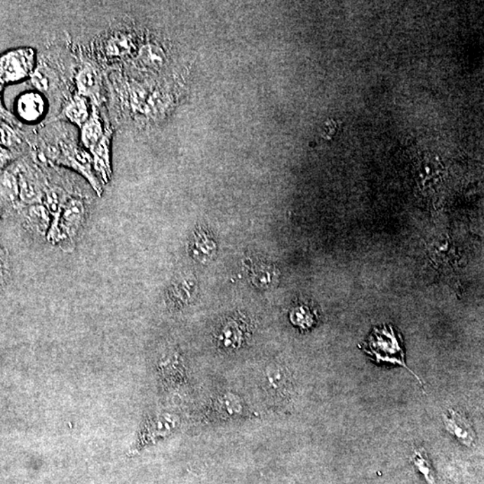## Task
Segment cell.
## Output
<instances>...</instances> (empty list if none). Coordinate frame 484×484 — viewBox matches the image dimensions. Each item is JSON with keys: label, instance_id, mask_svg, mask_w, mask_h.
Masks as SVG:
<instances>
[{"label": "cell", "instance_id": "11", "mask_svg": "<svg viewBox=\"0 0 484 484\" xmlns=\"http://www.w3.org/2000/svg\"><path fill=\"white\" fill-rule=\"evenodd\" d=\"M412 461L419 472H421L424 476L425 480L430 484L434 483L433 470H432L431 464L424 450L422 448L416 450L412 455Z\"/></svg>", "mask_w": 484, "mask_h": 484}, {"label": "cell", "instance_id": "4", "mask_svg": "<svg viewBox=\"0 0 484 484\" xmlns=\"http://www.w3.org/2000/svg\"><path fill=\"white\" fill-rule=\"evenodd\" d=\"M443 418L445 426L451 435L466 446H472L476 441V433L466 416L456 410L450 409Z\"/></svg>", "mask_w": 484, "mask_h": 484}, {"label": "cell", "instance_id": "6", "mask_svg": "<svg viewBox=\"0 0 484 484\" xmlns=\"http://www.w3.org/2000/svg\"><path fill=\"white\" fill-rule=\"evenodd\" d=\"M111 140L109 134L103 135L102 140L93 148V166L103 182H107L112 175Z\"/></svg>", "mask_w": 484, "mask_h": 484}, {"label": "cell", "instance_id": "16", "mask_svg": "<svg viewBox=\"0 0 484 484\" xmlns=\"http://www.w3.org/2000/svg\"><path fill=\"white\" fill-rule=\"evenodd\" d=\"M8 276V261L1 248H0V283H5Z\"/></svg>", "mask_w": 484, "mask_h": 484}, {"label": "cell", "instance_id": "5", "mask_svg": "<svg viewBox=\"0 0 484 484\" xmlns=\"http://www.w3.org/2000/svg\"><path fill=\"white\" fill-rule=\"evenodd\" d=\"M51 215L45 206L32 205L24 214V224L28 231L39 238L47 237L51 226Z\"/></svg>", "mask_w": 484, "mask_h": 484}, {"label": "cell", "instance_id": "9", "mask_svg": "<svg viewBox=\"0 0 484 484\" xmlns=\"http://www.w3.org/2000/svg\"><path fill=\"white\" fill-rule=\"evenodd\" d=\"M103 137V129L101 121L96 112H93L91 118L83 126L82 142L85 147L93 149Z\"/></svg>", "mask_w": 484, "mask_h": 484}, {"label": "cell", "instance_id": "8", "mask_svg": "<svg viewBox=\"0 0 484 484\" xmlns=\"http://www.w3.org/2000/svg\"><path fill=\"white\" fill-rule=\"evenodd\" d=\"M267 380L272 391L283 398H288L293 389L292 377L285 368L276 366L267 370Z\"/></svg>", "mask_w": 484, "mask_h": 484}, {"label": "cell", "instance_id": "2", "mask_svg": "<svg viewBox=\"0 0 484 484\" xmlns=\"http://www.w3.org/2000/svg\"><path fill=\"white\" fill-rule=\"evenodd\" d=\"M88 212L85 203L79 199H72L65 204L61 213L58 245L64 251L70 253L76 248V242L85 227Z\"/></svg>", "mask_w": 484, "mask_h": 484}, {"label": "cell", "instance_id": "14", "mask_svg": "<svg viewBox=\"0 0 484 484\" xmlns=\"http://www.w3.org/2000/svg\"><path fill=\"white\" fill-rule=\"evenodd\" d=\"M32 83L40 91H47L50 88L51 82L50 77L47 75L43 69H39L35 71L34 75H32Z\"/></svg>", "mask_w": 484, "mask_h": 484}, {"label": "cell", "instance_id": "13", "mask_svg": "<svg viewBox=\"0 0 484 484\" xmlns=\"http://www.w3.org/2000/svg\"><path fill=\"white\" fill-rule=\"evenodd\" d=\"M141 57L144 63L152 65V66H157L163 61L161 51L154 46L145 48L141 54Z\"/></svg>", "mask_w": 484, "mask_h": 484}, {"label": "cell", "instance_id": "12", "mask_svg": "<svg viewBox=\"0 0 484 484\" xmlns=\"http://www.w3.org/2000/svg\"><path fill=\"white\" fill-rule=\"evenodd\" d=\"M77 87L82 95H91L97 87V76L93 69L86 67L79 73L76 79Z\"/></svg>", "mask_w": 484, "mask_h": 484}, {"label": "cell", "instance_id": "7", "mask_svg": "<svg viewBox=\"0 0 484 484\" xmlns=\"http://www.w3.org/2000/svg\"><path fill=\"white\" fill-rule=\"evenodd\" d=\"M45 102L40 95L29 93L21 96L18 102L19 116L27 121H34L43 115Z\"/></svg>", "mask_w": 484, "mask_h": 484}, {"label": "cell", "instance_id": "10", "mask_svg": "<svg viewBox=\"0 0 484 484\" xmlns=\"http://www.w3.org/2000/svg\"><path fill=\"white\" fill-rule=\"evenodd\" d=\"M66 116L73 123L82 127L88 121L89 112L86 101L83 97L77 96L67 105Z\"/></svg>", "mask_w": 484, "mask_h": 484}, {"label": "cell", "instance_id": "3", "mask_svg": "<svg viewBox=\"0 0 484 484\" xmlns=\"http://www.w3.org/2000/svg\"><path fill=\"white\" fill-rule=\"evenodd\" d=\"M32 48H18L0 57V83L16 82L31 75L35 62Z\"/></svg>", "mask_w": 484, "mask_h": 484}, {"label": "cell", "instance_id": "1", "mask_svg": "<svg viewBox=\"0 0 484 484\" xmlns=\"http://www.w3.org/2000/svg\"><path fill=\"white\" fill-rule=\"evenodd\" d=\"M363 349L377 363H387L394 365L403 366L414 374L406 366L401 335L396 334L392 325L374 328L372 333L364 342Z\"/></svg>", "mask_w": 484, "mask_h": 484}, {"label": "cell", "instance_id": "15", "mask_svg": "<svg viewBox=\"0 0 484 484\" xmlns=\"http://www.w3.org/2000/svg\"><path fill=\"white\" fill-rule=\"evenodd\" d=\"M128 48V41L125 38L112 39L108 44V53L109 55H121Z\"/></svg>", "mask_w": 484, "mask_h": 484}]
</instances>
